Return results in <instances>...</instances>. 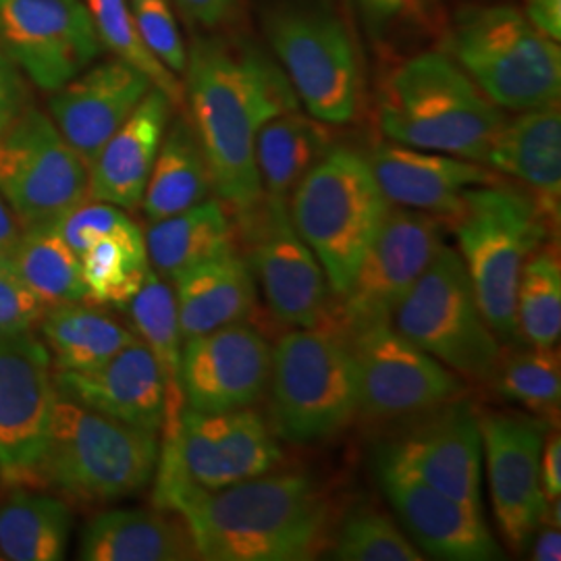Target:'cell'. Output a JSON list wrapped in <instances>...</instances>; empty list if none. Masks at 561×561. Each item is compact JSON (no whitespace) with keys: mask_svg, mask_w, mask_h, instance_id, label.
<instances>
[{"mask_svg":"<svg viewBox=\"0 0 561 561\" xmlns=\"http://www.w3.org/2000/svg\"><path fill=\"white\" fill-rule=\"evenodd\" d=\"M491 382L502 398L520 403L547 426L560 422L561 364L556 347L530 345V350L502 356Z\"/></svg>","mask_w":561,"mask_h":561,"instance_id":"obj_38","label":"cell"},{"mask_svg":"<svg viewBox=\"0 0 561 561\" xmlns=\"http://www.w3.org/2000/svg\"><path fill=\"white\" fill-rule=\"evenodd\" d=\"M331 556L340 561H421L424 556L391 516L358 507L335 528Z\"/></svg>","mask_w":561,"mask_h":561,"instance_id":"obj_40","label":"cell"},{"mask_svg":"<svg viewBox=\"0 0 561 561\" xmlns=\"http://www.w3.org/2000/svg\"><path fill=\"white\" fill-rule=\"evenodd\" d=\"M243 256L273 314L296 329L317 327L329 319V287L321 262L306 245L289 219L287 202L264 196L261 204L238 217Z\"/></svg>","mask_w":561,"mask_h":561,"instance_id":"obj_15","label":"cell"},{"mask_svg":"<svg viewBox=\"0 0 561 561\" xmlns=\"http://www.w3.org/2000/svg\"><path fill=\"white\" fill-rule=\"evenodd\" d=\"M382 493L400 516L405 533L437 560L497 561L503 547L484 524V514L419 481L398 463L377 456Z\"/></svg>","mask_w":561,"mask_h":561,"instance_id":"obj_21","label":"cell"},{"mask_svg":"<svg viewBox=\"0 0 561 561\" xmlns=\"http://www.w3.org/2000/svg\"><path fill=\"white\" fill-rule=\"evenodd\" d=\"M391 324L449 370L474 381L491 382L502 360L500 337L482 314L460 254L445 243L398 306Z\"/></svg>","mask_w":561,"mask_h":561,"instance_id":"obj_9","label":"cell"},{"mask_svg":"<svg viewBox=\"0 0 561 561\" xmlns=\"http://www.w3.org/2000/svg\"><path fill=\"white\" fill-rule=\"evenodd\" d=\"M379 456L447 497L482 512L479 410L463 396L419 416Z\"/></svg>","mask_w":561,"mask_h":561,"instance_id":"obj_19","label":"cell"},{"mask_svg":"<svg viewBox=\"0 0 561 561\" xmlns=\"http://www.w3.org/2000/svg\"><path fill=\"white\" fill-rule=\"evenodd\" d=\"M233 225L217 201H204L173 217L150 222L144 241L150 266L162 279L236 248Z\"/></svg>","mask_w":561,"mask_h":561,"instance_id":"obj_32","label":"cell"},{"mask_svg":"<svg viewBox=\"0 0 561 561\" xmlns=\"http://www.w3.org/2000/svg\"><path fill=\"white\" fill-rule=\"evenodd\" d=\"M159 433L111 419L57 391L38 486L102 505L141 493L157 472Z\"/></svg>","mask_w":561,"mask_h":561,"instance_id":"obj_4","label":"cell"},{"mask_svg":"<svg viewBox=\"0 0 561 561\" xmlns=\"http://www.w3.org/2000/svg\"><path fill=\"white\" fill-rule=\"evenodd\" d=\"M101 48L81 0H0V50L44 92L73 80Z\"/></svg>","mask_w":561,"mask_h":561,"instance_id":"obj_17","label":"cell"},{"mask_svg":"<svg viewBox=\"0 0 561 561\" xmlns=\"http://www.w3.org/2000/svg\"><path fill=\"white\" fill-rule=\"evenodd\" d=\"M366 161L389 204L435 217H451L466 190L503 181L481 162L391 140L375 146Z\"/></svg>","mask_w":561,"mask_h":561,"instance_id":"obj_23","label":"cell"},{"mask_svg":"<svg viewBox=\"0 0 561 561\" xmlns=\"http://www.w3.org/2000/svg\"><path fill=\"white\" fill-rule=\"evenodd\" d=\"M0 561H4V558H2V553H0Z\"/></svg>","mask_w":561,"mask_h":561,"instance_id":"obj_51","label":"cell"},{"mask_svg":"<svg viewBox=\"0 0 561 561\" xmlns=\"http://www.w3.org/2000/svg\"><path fill=\"white\" fill-rule=\"evenodd\" d=\"M90 18L94 21L99 41L115 59L123 60L141 71L157 90L180 106L185 101V90L180 78L169 71L141 41L138 25L127 0H85Z\"/></svg>","mask_w":561,"mask_h":561,"instance_id":"obj_39","label":"cell"},{"mask_svg":"<svg viewBox=\"0 0 561 561\" xmlns=\"http://www.w3.org/2000/svg\"><path fill=\"white\" fill-rule=\"evenodd\" d=\"M503 175L516 178L535 192L547 221L560 222L561 115L560 104L522 111L516 119L503 121L486 162Z\"/></svg>","mask_w":561,"mask_h":561,"instance_id":"obj_26","label":"cell"},{"mask_svg":"<svg viewBox=\"0 0 561 561\" xmlns=\"http://www.w3.org/2000/svg\"><path fill=\"white\" fill-rule=\"evenodd\" d=\"M350 337L358 375V414L370 421L419 419L466 396V382L445 364L405 340L391 322Z\"/></svg>","mask_w":561,"mask_h":561,"instance_id":"obj_13","label":"cell"},{"mask_svg":"<svg viewBox=\"0 0 561 561\" xmlns=\"http://www.w3.org/2000/svg\"><path fill=\"white\" fill-rule=\"evenodd\" d=\"M42 337L57 370H92L140 340L102 308L81 301L50 306L41 321Z\"/></svg>","mask_w":561,"mask_h":561,"instance_id":"obj_33","label":"cell"},{"mask_svg":"<svg viewBox=\"0 0 561 561\" xmlns=\"http://www.w3.org/2000/svg\"><path fill=\"white\" fill-rule=\"evenodd\" d=\"M283 449L271 424L252 408L206 414L185 408L178 437L162 442L157 470H181L206 491L273 472Z\"/></svg>","mask_w":561,"mask_h":561,"instance_id":"obj_14","label":"cell"},{"mask_svg":"<svg viewBox=\"0 0 561 561\" xmlns=\"http://www.w3.org/2000/svg\"><path fill=\"white\" fill-rule=\"evenodd\" d=\"M360 4L373 18L389 20L412 13L419 7V0H360Z\"/></svg>","mask_w":561,"mask_h":561,"instance_id":"obj_48","label":"cell"},{"mask_svg":"<svg viewBox=\"0 0 561 561\" xmlns=\"http://www.w3.org/2000/svg\"><path fill=\"white\" fill-rule=\"evenodd\" d=\"M55 398L44 341L32 331L0 333V481L7 486H38Z\"/></svg>","mask_w":561,"mask_h":561,"instance_id":"obj_16","label":"cell"},{"mask_svg":"<svg viewBox=\"0 0 561 561\" xmlns=\"http://www.w3.org/2000/svg\"><path fill=\"white\" fill-rule=\"evenodd\" d=\"M88 300L125 308L152 268L144 233L92 241L80 256Z\"/></svg>","mask_w":561,"mask_h":561,"instance_id":"obj_37","label":"cell"},{"mask_svg":"<svg viewBox=\"0 0 561 561\" xmlns=\"http://www.w3.org/2000/svg\"><path fill=\"white\" fill-rule=\"evenodd\" d=\"M447 50L500 108L522 113L560 101V46L516 7L463 9Z\"/></svg>","mask_w":561,"mask_h":561,"instance_id":"obj_8","label":"cell"},{"mask_svg":"<svg viewBox=\"0 0 561 561\" xmlns=\"http://www.w3.org/2000/svg\"><path fill=\"white\" fill-rule=\"evenodd\" d=\"M503 121L502 108L447 53L405 60L382 83L379 127L410 148L484 164Z\"/></svg>","mask_w":561,"mask_h":561,"instance_id":"obj_3","label":"cell"},{"mask_svg":"<svg viewBox=\"0 0 561 561\" xmlns=\"http://www.w3.org/2000/svg\"><path fill=\"white\" fill-rule=\"evenodd\" d=\"M493 512L512 551L530 547L547 514L541 451L549 426L530 414L479 412Z\"/></svg>","mask_w":561,"mask_h":561,"instance_id":"obj_18","label":"cell"},{"mask_svg":"<svg viewBox=\"0 0 561 561\" xmlns=\"http://www.w3.org/2000/svg\"><path fill=\"white\" fill-rule=\"evenodd\" d=\"M533 560L535 561H560L561 560V533L560 526L551 524L541 528L533 535Z\"/></svg>","mask_w":561,"mask_h":561,"instance_id":"obj_47","label":"cell"},{"mask_svg":"<svg viewBox=\"0 0 561 561\" xmlns=\"http://www.w3.org/2000/svg\"><path fill=\"white\" fill-rule=\"evenodd\" d=\"M541 486L545 502H560L561 495V439L560 433L547 431L541 451Z\"/></svg>","mask_w":561,"mask_h":561,"instance_id":"obj_46","label":"cell"},{"mask_svg":"<svg viewBox=\"0 0 561 561\" xmlns=\"http://www.w3.org/2000/svg\"><path fill=\"white\" fill-rule=\"evenodd\" d=\"M183 76L213 187L241 217L264 198L256 167L262 125L298 111L300 101L279 62L248 42L194 38Z\"/></svg>","mask_w":561,"mask_h":561,"instance_id":"obj_2","label":"cell"},{"mask_svg":"<svg viewBox=\"0 0 561 561\" xmlns=\"http://www.w3.org/2000/svg\"><path fill=\"white\" fill-rule=\"evenodd\" d=\"M71 526L69 503L38 486H7L0 497V553L4 560H62Z\"/></svg>","mask_w":561,"mask_h":561,"instance_id":"obj_29","label":"cell"},{"mask_svg":"<svg viewBox=\"0 0 561 561\" xmlns=\"http://www.w3.org/2000/svg\"><path fill=\"white\" fill-rule=\"evenodd\" d=\"M271 358L273 347L245 322L183 341L185 408L206 414L252 408L268 389Z\"/></svg>","mask_w":561,"mask_h":561,"instance_id":"obj_20","label":"cell"},{"mask_svg":"<svg viewBox=\"0 0 561 561\" xmlns=\"http://www.w3.org/2000/svg\"><path fill=\"white\" fill-rule=\"evenodd\" d=\"M451 219L458 254L484 319L500 340H518L516 291L522 268L549 238L551 222L533 196L505 181L466 190Z\"/></svg>","mask_w":561,"mask_h":561,"instance_id":"obj_5","label":"cell"},{"mask_svg":"<svg viewBox=\"0 0 561 561\" xmlns=\"http://www.w3.org/2000/svg\"><path fill=\"white\" fill-rule=\"evenodd\" d=\"M129 308L136 335L140 337L161 366L164 379V422L162 442L178 437L181 414L185 410L181 387V337L180 319L173 287L161 275L150 268L141 283L140 291L125 306Z\"/></svg>","mask_w":561,"mask_h":561,"instance_id":"obj_30","label":"cell"},{"mask_svg":"<svg viewBox=\"0 0 561 561\" xmlns=\"http://www.w3.org/2000/svg\"><path fill=\"white\" fill-rule=\"evenodd\" d=\"M331 148L327 123L301 115L300 108L264 123L256 136V167L264 196L289 202L296 185Z\"/></svg>","mask_w":561,"mask_h":561,"instance_id":"obj_34","label":"cell"},{"mask_svg":"<svg viewBox=\"0 0 561 561\" xmlns=\"http://www.w3.org/2000/svg\"><path fill=\"white\" fill-rule=\"evenodd\" d=\"M141 41L148 50L173 71L183 76L187 65V48L181 38L180 25L171 11L169 0H127Z\"/></svg>","mask_w":561,"mask_h":561,"instance_id":"obj_42","label":"cell"},{"mask_svg":"<svg viewBox=\"0 0 561 561\" xmlns=\"http://www.w3.org/2000/svg\"><path fill=\"white\" fill-rule=\"evenodd\" d=\"M154 507L187 524L206 561H308L333 542L337 512L310 474L283 472L206 491L183 472L154 477Z\"/></svg>","mask_w":561,"mask_h":561,"instance_id":"obj_1","label":"cell"},{"mask_svg":"<svg viewBox=\"0 0 561 561\" xmlns=\"http://www.w3.org/2000/svg\"><path fill=\"white\" fill-rule=\"evenodd\" d=\"M55 387L62 396L146 431L159 433L164 422L161 366L141 340L92 370H57Z\"/></svg>","mask_w":561,"mask_h":561,"instance_id":"obj_24","label":"cell"},{"mask_svg":"<svg viewBox=\"0 0 561 561\" xmlns=\"http://www.w3.org/2000/svg\"><path fill=\"white\" fill-rule=\"evenodd\" d=\"M78 558L83 561L198 560L192 533L169 510H108L81 530Z\"/></svg>","mask_w":561,"mask_h":561,"instance_id":"obj_27","label":"cell"},{"mask_svg":"<svg viewBox=\"0 0 561 561\" xmlns=\"http://www.w3.org/2000/svg\"><path fill=\"white\" fill-rule=\"evenodd\" d=\"M27 92L15 62L0 50V134L20 117L27 106Z\"/></svg>","mask_w":561,"mask_h":561,"instance_id":"obj_44","label":"cell"},{"mask_svg":"<svg viewBox=\"0 0 561 561\" xmlns=\"http://www.w3.org/2000/svg\"><path fill=\"white\" fill-rule=\"evenodd\" d=\"M181 13L202 27L215 30L236 18L238 0H175Z\"/></svg>","mask_w":561,"mask_h":561,"instance_id":"obj_45","label":"cell"},{"mask_svg":"<svg viewBox=\"0 0 561 561\" xmlns=\"http://www.w3.org/2000/svg\"><path fill=\"white\" fill-rule=\"evenodd\" d=\"M48 306L21 279L9 254H0V333L32 331Z\"/></svg>","mask_w":561,"mask_h":561,"instance_id":"obj_43","label":"cell"},{"mask_svg":"<svg viewBox=\"0 0 561 561\" xmlns=\"http://www.w3.org/2000/svg\"><path fill=\"white\" fill-rule=\"evenodd\" d=\"M271 428L296 445L324 442L358 414L350 337L331 321L285 333L271 358Z\"/></svg>","mask_w":561,"mask_h":561,"instance_id":"obj_6","label":"cell"},{"mask_svg":"<svg viewBox=\"0 0 561 561\" xmlns=\"http://www.w3.org/2000/svg\"><path fill=\"white\" fill-rule=\"evenodd\" d=\"M171 111L173 102L161 90L152 88L144 96L90 164V201L106 202L123 210L140 206Z\"/></svg>","mask_w":561,"mask_h":561,"instance_id":"obj_25","label":"cell"},{"mask_svg":"<svg viewBox=\"0 0 561 561\" xmlns=\"http://www.w3.org/2000/svg\"><path fill=\"white\" fill-rule=\"evenodd\" d=\"M152 88L136 67L119 59L102 60L50 92L48 108L60 136L90 169L102 146Z\"/></svg>","mask_w":561,"mask_h":561,"instance_id":"obj_22","label":"cell"},{"mask_svg":"<svg viewBox=\"0 0 561 561\" xmlns=\"http://www.w3.org/2000/svg\"><path fill=\"white\" fill-rule=\"evenodd\" d=\"M0 198L21 229L57 222L90 201L88 164L34 106L0 134Z\"/></svg>","mask_w":561,"mask_h":561,"instance_id":"obj_11","label":"cell"},{"mask_svg":"<svg viewBox=\"0 0 561 561\" xmlns=\"http://www.w3.org/2000/svg\"><path fill=\"white\" fill-rule=\"evenodd\" d=\"M210 169L192 121L178 117L164 138L146 183L141 208L150 222L161 221L206 201Z\"/></svg>","mask_w":561,"mask_h":561,"instance_id":"obj_31","label":"cell"},{"mask_svg":"<svg viewBox=\"0 0 561 561\" xmlns=\"http://www.w3.org/2000/svg\"><path fill=\"white\" fill-rule=\"evenodd\" d=\"M518 337L533 347H556L561 335V264L558 248L545 243L524 262L516 291Z\"/></svg>","mask_w":561,"mask_h":561,"instance_id":"obj_36","label":"cell"},{"mask_svg":"<svg viewBox=\"0 0 561 561\" xmlns=\"http://www.w3.org/2000/svg\"><path fill=\"white\" fill-rule=\"evenodd\" d=\"M9 259L21 279L48 308L88 300L80 256L60 238L55 222L25 227Z\"/></svg>","mask_w":561,"mask_h":561,"instance_id":"obj_35","label":"cell"},{"mask_svg":"<svg viewBox=\"0 0 561 561\" xmlns=\"http://www.w3.org/2000/svg\"><path fill=\"white\" fill-rule=\"evenodd\" d=\"M271 48L308 115L345 125L358 115L362 69L345 23L314 2H285L264 18Z\"/></svg>","mask_w":561,"mask_h":561,"instance_id":"obj_10","label":"cell"},{"mask_svg":"<svg viewBox=\"0 0 561 561\" xmlns=\"http://www.w3.org/2000/svg\"><path fill=\"white\" fill-rule=\"evenodd\" d=\"M183 341L243 322L256 306V285L236 248L183 271L173 279Z\"/></svg>","mask_w":561,"mask_h":561,"instance_id":"obj_28","label":"cell"},{"mask_svg":"<svg viewBox=\"0 0 561 561\" xmlns=\"http://www.w3.org/2000/svg\"><path fill=\"white\" fill-rule=\"evenodd\" d=\"M21 225L9 204L0 198V254H9L20 240Z\"/></svg>","mask_w":561,"mask_h":561,"instance_id":"obj_49","label":"cell"},{"mask_svg":"<svg viewBox=\"0 0 561 561\" xmlns=\"http://www.w3.org/2000/svg\"><path fill=\"white\" fill-rule=\"evenodd\" d=\"M287 208L298 236L321 262L331 294L340 298L389 208L366 157L331 148L296 185Z\"/></svg>","mask_w":561,"mask_h":561,"instance_id":"obj_7","label":"cell"},{"mask_svg":"<svg viewBox=\"0 0 561 561\" xmlns=\"http://www.w3.org/2000/svg\"><path fill=\"white\" fill-rule=\"evenodd\" d=\"M55 227L78 256L92 241L101 238H127L141 233L140 227L131 221L123 208L94 201L83 202L78 208L69 210L55 222Z\"/></svg>","mask_w":561,"mask_h":561,"instance_id":"obj_41","label":"cell"},{"mask_svg":"<svg viewBox=\"0 0 561 561\" xmlns=\"http://www.w3.org/2000/svg\"><path fill=\"white\" fill-rule=\"evenodd\" d=\"M442 245L439 217L389 204L354 279L340 296L337 314L331 312L327 321L345 335L391 322Z\"/></svg>","mask_w":561,"mask_h":561,"instance_id":"obj_12","label":"cell"},{"mask_svg":"<svg viewBox=\"0 0 561 561\" xmlns=\"http://www.w3.org/2000/svg\"><path fill=\"white\" fill-rule=\"evenodd\" d=\"M4 491H7V484L0 481V497H2V493H4Z\"/></svg>","mask_w":561,"mask_h":561,"instance_id":"obj_50","label":"cell"}]
</instances>
